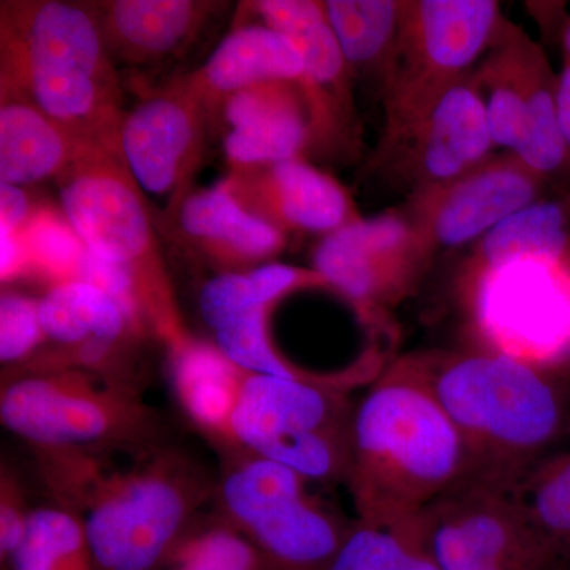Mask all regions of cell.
Instances as JSON below:
<instances>
[{
	"instance_id": "e575fe53",
	"label": "cell",
	"mask_w": 570,
	"mask_h": 570,
	"mask_svg": "<svg viewBox=\"0 0 570 570\" xmlns=\"http://www.w3.org/2000/svg\"><path fill=\"white\" fill-rule=\"evenodd\" d=\"M0 277L2 285L29 277L28 254L21 234L0 228Z\"/></svg>"
},
{
	"instance_id": "6da1fadb",
	"label": "cell",
	"mask_w": 570,
	"mask_h": 570,
	"mask_svg": "<svg viewBox=\"0 0 570 570\" xmlns=\"http://www.w3.org/2000/svg\"><path fill=\"white\" fill-rule=\"evenodd\" d=\"M452 420L403 358L355 406L346 485L356 521L397 527L468 478Z\"/></svg>"
},
{
	"instance_id": "603a6c76",
	"label": "cell",
	"mask_w": 570,
	"mask_h": 570,
	"mask_svg": "<svg viewBox=\"0 0 570 570\" xmlns=\"http://www.w3.org/2000/svg\"><path fill=\"white\" fill-rule=\"evenodd\" d=\"M171 390L189 422L219 450L232 444V420L249 371L214 343L189 337L167 348Z\"/></svg>"
},
{
	"instance_id": "ffe728a7",
	"label": "cell",
	"mask_w": 570,
	"mask_h": 570,
	"mask_svg": "<svg viewBox=\"0 0 570 570\" xmlns=\"http://www.w3.org/2000/svg\"><path fill=\"white\" fill-rule=\"evenodd\" d=\"M303 70L302 52L294 41L261 22L228 33L204 66L179 81L202 105L213 126L234 94L261 82H299Z\"/></svg>"
},
{
	"instance_id": "1f68e13d",
	"label": "cell",
	"mask_w": 570,
	"mask_h": 570,
	"mask_svg": "<svg viewBox=\"0 0 570 570\" xmlns=\"http://www.w3.org/2000/svg\"><path fill=\"white\" fill-rule=\"evenodd\" d=\"M48 344L40 318V298L3 288L0 296V362L7 371L32 358Z\"/></svg>"
},
{
	"instance_id": "7a4b0ae2",
	"label": "cell",
	"mask_w": 570,
	"mask_h": 570,
	"mask_svg": "<svg viewBox=\"0 0 570 570\" xmlns=\"http://www.w3.org/2000/svg\"><path fill=\"white\" fill-rule=\"evenodd\" d=\"M409 358L460 433L466 479L510 491L570 433L569 392L546 367L487 351Z\"/></svg>"
},
{
	"instance_id": "44dd1931",
	"label": "cell",
	"mask_w": 570,
	"mask_h": 570,
	"mask_svg": "<svg viewBox=\"0 0 570 570\" xmlns=\"http://www.w3.org/2000/svg\"><path fill=\"white\" fill-rule=\"evenodd\" d=\"M91 9L116 66H149L195 39L220 3L200 0H100Z\"/></svg>"
},
{
	"instance_id": "83f0119b",
	"label": "cell",
	"mask_w": 570,
	"mask_h": 570,
	"mask_svg": "<svg viewBox=\"0 0 570 570\" xmlns=\"http://www.w3.org/2000/svg\"><path fill=\"white\" fill-rule=\"evenodd\" d=\"M7 570H96L80 513L58 504L33 509Z\"/></svg>"
},
{
	"instance_id": "d4e9b609",
	"label": "cell",
	"mask_w": 570,
	"mask_h": 570,
	"mask_svg": "<svg viewBox=\"0 0 570 570\" xmlns=\"http://www.w3.org/2000/svg\"><path fill=\"white\" fill-rule=\"evenodd\" d=\"M528 258L569 264V212L560 202H535L491 228L480 238L466 275Z\"/></svg>"
},
{
	"instance_id": "8992f818",
	"label": "cell",
	"mask_w": 570,
	"mask_h": 570,
	"mask_svg": "<svg viewBox=\"0 0 570 570\" xmlns=\"http://www.w3.org/2000/svg\"><path fill=\"white\" fill-rule=\"evenodd\" d=\"M2 425L37 453L149 452L160 442L159 415L137 382L86 373L26 374L2 382Z\"/></svg>"
},
{
	"instance_id": "7402d4cb",
	"label": "cell",
	"mask_w": 570,
	"mask_h": 570,
	"mask_svg": "<svg viewBox=\"0 0 570 570\" xmlns=\"http://www.w3.org/2000/svg\"><path fill=\"white\" fill-rule=\"evenodd\" d=\"M99 148L105 146L24 97L0 94V184L22 187L58 179Z\"/></svg>"
},
{
	"instance_id": "ac0fdd59",
	"label": "cell",
	"mask_w": 570,
	"mask_h": 570,
	"mask_svg": "<svg viewBox=\"0 0 570 570\" xmlns=\"http://www.w3.org/2000/svg\"><path fill=\"white\" fill-rule=\"evenodd\" d=\"M493 146L485 104L469 73L439 97L403 149L419 190L474 170Z\"/></svg>"
},
{
	"instance_id": "277c9868",
	"label": "cell",
	"mask_w": 570,
	"mask_h": 570,
	"mask_svg": "<svg viewBox=\"0 0 570 570\" xmlns=\"http://www.w3.org/2000/svg\"><path fill=\"white\" fill-rule=\"evenodd\" d=\"M217 479L193 456L157 445L129 468L82 461L62 483L58 505L80 513L96 570H159L216 497Z\"/></svg>"
},
{
	"instance_id": "2e32d148",
	"label": "cell",
	"mask_w": 570,
	"mask_h": 570,
	"mask_svg": "<svg viewBox=\"0 0 570 570\" xmlns=\"http://www.w3.org/2000/svg\"><path fill=\"white\" fill-rule=\"evenodd\" d=\"M223 183L243 208L284 234L325 236L360 217L347 190L303 157L230 170Z\"/></svg>"
},
{
	"instance_id": "4316f807",
	"label": "cell",
	"mask_w": 570,
	"mask_h": 570,
	"mask_svg": "<svg viewBox=\"0 0 570 570\" xmlns=\"http://www.w3.org/2000/svg\"><path fill=\"white\" fill-rule=\"evenodd\" d=\"M324 10L351 70L384 71L400 31L404 2L326 0Z\"/></svg>"
},
{
	"instance_id": "f546056e",
	"label": "cell",
	"mask_w": 570,
	"mask_h": 570,
	"mask_svg": "<svg viewBox=\"0 0 570 570\" xmlns=\"http://www.w3.org/2000/svg\"><path fill=\"white\" fill-rule=\"evenodd\" d=\"M159 570H272L257 547L219 519L197 523L171 549Z\"/></svg>"
},
{
	"instance_id": "e0dca14e",
	"label": "cell",
	"mask_w": 570,
	"mask_h": 570,
	"mask_svg": "<svg viewBox=\"0 0 570 570\" xmlns=\"http://www.w3.org/2000/svg\"><path fill=\"white\" fill-rule=\"evenodd\" d=\"M230 170L264 167L309 151V112L298 82L268 81L234 94L220 110Z\"/></svg>"
},
{
	"instance_id": "d6986e66",
	"label": "cell",
	"mask_w": 570,
	"mask_h": 570,
	"mask_svg": "<svg viewBox=\"0 0 570 570\" xmlns=\"http://www.w3.org/2000/svg\"><path fill=\"white\" fill-rule=\"evenodd\" d=\"M174 223L184 245L193 247L219 275L269 264L287 242V234L243 208L223 181L187 195Z\"/></svg>"
},
{
	"instance_id": "3957f363",
	"label": "cell",
	"mask_w": 570,
	"mask_h": 570,
	"mask_svg": "<svg viewBox=\"0 0 570 570\" xmlns=\"http://www.w3.org/2000/svg\"><path fill=\"white\" fill-rule=\"evenodd\" d=\"M0 94L24 97L119 156L121 78L88 3L0 2Z\"/></svg>"
},
{
	"instance_id": "7c38bea8",
	"label": "cell",
	"mask_w": 570,
	"mask_h": 570,
	"mask_svg": "<svg viewBox=\"0 0 570 570\" xmlns=\"http://www.w3.org/2000/svg\"><path fill=\"white\" fill-rule=\"evenodd\" d=\"M430 254L406 213L352 220L322 236L314 269L362 318H376L417 284Z\"/></svg>"
},
{
	"instance_id": "d6a6232c",
	"label": "cell",
	"mask_w": 570,
	"mask_h": 570,
	"mask_svg": "<svg viewBox=\"0 0 570 570\" xmlns=\"http://www.w3.org/2000/svg\"><path fill=\"white\" fill-rule=\"evenodd\" d=\"M32 510L17 469L7 461L0 466V568L9 569L14 551L28 532Z\"/></svg>"
},
{
	"instance_id": "484cf974",
	"label": "cell",
	"mask_w": 570,
	"mask_h": 570,
	"mask_svg": "<svg viewBox=\"0 0 570 570\" xmlns=\"http://www.w3.org/2000/svg\"><path fill=\"white\" fill-rule=\"evenodd\" d=\"M524 520L557 558L570 562V448L554 450L510 490Z\"/></svg>"
},
{
	"instance_id": "8d00e7d4",
	"label": "cell",
	"mask_w": 570,
	"mask_h": 570,
	"mask_svg": "<svg viewBox=\"0 0 570 570\" xmlns=\"http://www.w3.org/2000/svg\"><path fill=\"white\" fill-rule=\"evenodd\" d=\"M562 47H564L566 58H568L570 63V21L566 26L564 36H562Z\"/></svg>"
},
{
	"instance_id": "5bb4252c",
	"label": "cell",
	"mask_w": 570,
	"mask_h": 570,
	"mask_svg": "<svg viewBox=\"0 0 570 570\" xmlns=\"http://www.w3.org/2000/svg\"><path fill=\"white\" fill-rule=\"evenodd\" d=\"M543 179L509 154L485 160L452 181L415 190L404 213L431 255L482 238L512 214L539 202Z\"/></svg>"
},
{
	"instance_id": "4fadbf2b",
	"label": "cell",
	"mask_w": 570,
	"mask_h": 570,
	"mask_svg": "<svg viewBox=\"0 0 570 570\" xmlns=\"http://www.w3.org/2000/svg\"><path fill=\"white\" fill-rule=\"evenodd\" d=\"M212 124L181 81L148 94L126 111L119 132V156L142 193L167 197L174 223L204 159Z\"/></svg>"
},
{
	"instance_id": "cb8c5ba5",
	"label": "cell",
	"mask_w": 570,
	"mask_h": 570,
	"mask_svg": "<svg viewBox=\"0 0 570 570\" xmlns=\"http://www.w3.org/2000/svg\"><path fill=\"white\" fill-rule=\"evenodd\" d=\"M40 318L52 344L107 340L135 346L148 336L118 299L85 281L47 288L40 296Z\"/></svg>"
},
{
	"instance_id": "74e56055",
	"label": "cell",
	"mask_w": 570,
	"mask_h": 570,
	"mask_svg": "<svg viewBox=\"0 0 570 570\" xmlns=\"http://www.w3.org/2000/svg\"><path fill=\"white\" fill-rule=\"evenodd\" d=\"M564 570H570V562H569V564H568V568H566Z\"/></svg>"
},
{
	"instance_id": "836d02e7",
	"label": "cell",
	"mask_w": 570,
	"mask_h": 570,
	"mask_svg": "<svg viewBox=\"0 0 570 570\" xmlns=\"http://www.w3.org/2000/svg\"><path fill=\"white\" fill-rule=\"evenodd\" d=\"M33 209L36 206L21 187L0 184V228L21 234Z\"/></svg>"
},
{
	"instance_id": "f1b7e54d",
	"label": "cell",
	"mask_w": 570,
	"mask_h": 570,
	"mask_svg": "<svg viewBox=\"0 0 570 570\" xmlns=\"http://www.w3.org/2000/svg\"><path fill=\"white\" fill-rule=\"evenodd\" d=\"M28 254L29 277L47 288L82 281L89 249L81 242L62 209L36 206L21 232Z\"/></svg>"
},
{
	"instance_id": "9c48e42d",
	"label": "cell",
	"mask_w": 570,
	"mask_h": 570,
	"mask_svg": "<svg viewBox=\"0 0 570 570\" xmlns=\"http://www.w3.org/2000/svg\"><path fill=\"white\" fill-rule=\"evenodd\" d=\"M354 414L337 382L249 373L232 420V449L277 461L311 482L346 483Z\"/></svg>"
},
{
	"instance_id": "4dcf8cb0",
	"label": "cell",
	"mask_w": 570,
	"mask_h": 570,
	"mask_svg": "<svg viewBox=\"0 0 570 570\" xmlns=\"http://www.w3.org/2000/svg\"><path fill=\"white\" fill-rule=\"evenodd\" d=\"M417 543L414 520L374 527L355 520L328 570H409Z\"/></svg>"
},
{
	"instance_id": "52a82bcc",
	"label": "cell",
	"mask_w": 570,
	"mask_h": 570,
	"mask_svg": "<svg viewBox=\"0 0 570 570\" xmlns=\"http://www.w3.org/2000/svg\"><path fill=\"white\" fill-rule=\"evenodd\" d=\"M493 0H409L382 71V149L403 148L439 97L468 77L502 26Z\"/></svg>"
},
{
	"instance_id": "30bf717a",
	"label": "cell",
	"mask_w": 570,
	"mask_h": 570,
	"mask_svg": "<svg viewBox=\"0 0 570 570\" xmlns=\"http://www.w3.org/2000/svg\"><path fill=\"white\" fill-rule=\"evenodd\" d=\"M487 352L549 367L570 351V262H510L464 275Z\"/></svg>"
},
{
	"instance_id": "5b68a950",
	"label": "cell",
	"mask_w": 570,
	"mask_h": 570,
	"mask_svg": "<svg viewBox=\"0 0 570 570\" xmlns=\"http://www.w3.org/2000/svg\"><path fill=\"white\" fill-rule=\"evenodd\" d=\"M58 183L61 209L85 246L129 277L146 326L165 348L193 337L164 262L145 193L118 154L99 148Z\"/></svg>"
},
{
	"instance_id": "9a60e30c",
	"label": "cell",
	"mask_w": 570,
	"mask_h": 570,
	"mask_svg": "<svg viewBox=\"0 0 570 570\" xmlns=\"http://www.w3.org/2000/svg\"><path fill=\"white\" fill-rule=\"evenodd\" d=\"M246 6L264 24L294 41L302 52L305 70L298 85L309 112V151L337 154L354 148L352 70L326 18L324 3L261 0Z\"/></svg>"
},
{
	"instance_id": "8fae6325",
	"label": "cell",
	"mask_w": 570,
	"mask_h": 570,
	"mask_svg": "<svg viewBox=\"0 0 570 570\" xmlns=\"http://www.w3.org/2000/svg\"><path fill=\"white\" fill-rule=\"evenodd\" d=\"M415 521L441 570H560L509 490L466 479Z\"/></svg>"
},
{
	"instance_id": "d590c367",
	"label": "cell",
	"mask_w": 570,
	"mask_h": 570,
	"mask_svg": "<svg viewBox=\"0 0 570 570\" xmlns=\"http://www.w3.org/2000/svg\"><path fill=\"white\" fill-rule=\"evenodd\" d=\"M558 115L562 135L570 153V63L566 62L564 69L558 75Z\"/></svg>"
},
{
	"instance_id": "ba28073f",
	"label": "cell",
	"mask_w": 570,
	"mask_h": 570,
	"mask_svg": "<svg viewBox=\"0 0 570 570\" xmlns=\"http://www.w3.org/2000/svg\"><path fill=\"white\" fill-rule=\"evenodd\" d=\"M294 469L245 449L223 452L217 519L245 534L272 570H328L354 528L307 490Z\"/></svg>"
}]
</instances>
